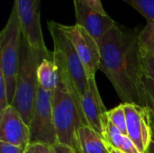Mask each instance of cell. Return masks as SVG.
<instances>
[{
    "instance_id": "6da1fadb",
    "label": "cell",
    "mask_w": 154,
    "mask_h": 153,
    "mask_svg": "<svg viewBox=\"0 0 154 153\" xmlns=\"http://www.w3.org/2000/svg\"><path fill=\"white\" fill-rule=\"evenodd\" d=\"M136 29L117 23L97 41L101 70L124 104L146 106L144 75Z\"/></svg>"
},
{
    "instance_id": "7a4b0ae2",
    "label": "cell",
    "mask_w": 154,
    "mask_h": 153,
    "mask_svg": "<svg viewBox=\"0 0 154 153\" xmlns=\"http://www.w3.org/2000/svg\"><path fill=\"white\" fill-rule=\"evenodd\" d=\"M53 60L58 69V79L52 91L53 119L58 143L67 145L77 153H80L79 130L88 124L81 116L71 95L63 67L58 60Z\"/></svg>"
},
{
    "instance_id": "3957f363",
    "label": "cell",
    "mask_w": 154,
    "mask_h": 153,
    "mask_svg": "<svg viewBox=\"0 0 154 153\" xmlns=\"http://www.w3.org/2000/svg\"><path fill=\"white\" fill-rule=\"evenodd\" d=\"M53 51L43 52L32 48L23 37L16 78V90L12 106L27 125L30 124L39 88L38 67L44 58H52Z\"/></svg>"
},
{
    "instance_id": "277c9868",
    "label": "cell",
    "mask_w": 154,
    "mask_h": 153,
    "mask_svg": "<svg viewBox=\"0 0 154 153\" xmlns=\"http://www.w3.org/2000/svg\"><path fill=\"white\" fill-rule=\"evenodd\" d=\"M47 27L53 41V58L63 67L69 88L81 116L86 121L81 106L82 96L88 88V83L85 68L73 44L62 32L59 23L49 20L47 21Z\"/></svg>"
},
{
    "instance_id": "5b68a950",
    "label": "cell",
    "mask_w": 154,
    "mask_h": 153,
    "mask_svg": "<svg viewBox=\"0 0 154 153\" xmlns=\"http://www.w3.org/2000/svg\"><path fill=\"white\" fill-rule=\"evenodd\" d=\"M22 39V26L16 7L14 5L7 23L0 33V71L5 78L7 99L10 106L14 101L16 90V78Z\"/></svg>"
},
{
    "instance_id": "8992f818",
    "label": "cell",
    "mask_w": 154,
    "mask_h": 153,
    "mask_svg": "<svg viewBox=\"0 0 154 153\" xmlns=\"http://www.w3.org/2000/svg\"><path fill=\"white\" fill-rule=\"evenodd\" d=\"M29 130V144L44 143L54 146L58 143L53 119L51 91L39 87Z\"/></svg>"
},
{
    "instance_id": "52a82bcc",
    "label": "cell",
    "mask_w": 154,
    "mask_h": 153,
    "mask_svg": "<svg viewBox=\"0 0 154 153\" xmlns=\"http://www.w3.org/2000/svg\"><path fill=\"white\" fill-rule=\"evenodd\" d=\"M60 29L73 44L84 68L88 78L96 77L100 66V50L97 41L83 27L59 23Z\"/></svg>"
},
{
    "instance_id": "ba28073f",
    "label": "cell",
    "mask_w": 154,
    "mask_h": 153,
    "mask_svg": "<svg viewBox=\"0 0 154 153\" xmlns=\"http://www.w3.org/2000/svg\"><path fill=\"white\" fill-rule=\"evenodd\" d=\"M21 23L23 37L34 49L49 52L42 31L40 16V0H14Z\"/></svg>"
},
{
    "instance_id": "9c48e42d",
    "label": "cell",
    "mask_w": 154,
    "mask_h": 153,
    "mask_svg": "<svg viewBox=\"0 0 154 153\" xmlns=\"http://www.w3.org/2000/svg\"><path fill=\"white\" fill-rule=\"evenodd\" d=\"M124 104V103H123ZM127 135L141 153H145L152 142V126L148 107L137 104H124Z\"/></svg>"
},
{
    "instance_id": "30bf717a",
    "label": "cell",
    "mask_w": 154,
    "mask_h": 153,
    "mask_svg": "<svg viewBox=\"0 0 154 153\" xmlns=\"http://www.w3.org/2000/svg\"><path fill=\"white\" fill-rule=\"evenodd\" d=\"M88 80V88L81 100L82 111L88 125L104 137L108 123L107 110L102 101L95 77L89 78Z\"/></svg>"
},
{
    "instance_id": "8fae6325",
    "label": "cell",
    "mask_w": 154,
    "mask_h": 153,
    "mask_svg": "<svg viewBox=\"0 0 154 153\" xmlns=\"http://www.w3.org/2000/svg\"><path fill=\"white\" fill-rule=\"evenodd\" d=\"M0 142L26 149L29 145L30 130L19 113L8 106L0 113Z\"/></svg>"
},
{
    "instance_id": "7c38bea8",
    "label": "cell",
    "mask_w": 154,
    "mask_h": 153,
    "mask_svg": "<svg viewBox=\"0 0 154 153\" xmlns=\"http://www.w3.org/2000/svg\"><path fill=\"white\" fill-rule=\"evenodd\" d=\"M76 24L86 29L97 41L116 23L108 14H102L81 0H73Z\"/></svg>"
},
{
    "instance_id": "4fadbf2b",
    "label": "cell",
    "mask_w": 154,
    "mask_h": 153,
    "mask_svg": "<svg viewBox=\"0 0 154 153\" xmlns=\"http://www.w3.org/2000/svg\"><path fill=\"white\" fill-rule=\"evenodd\" d=\"M79 146L80 153H110L104 137L88 125L79 130Z\"/></svg>"
},
{
    "instance_id": "5bb4252c",
    "label": "cell",
    "mask_w": 154,
    "mask_h": 153,
    "mask_svg": "<svg viewBox=\"0 0 154 153\" xmlns=\"http://www.w3.org/2000/svg\"><path fill=\"white\" fill-rule=\"evenodd\" d=\"M104 139L114 148L125 153H141L128 135L122 133L111 122L108 121Z\"/></svg>"
},
{
    "instance_id": "9a60e30c",
    "label": "cell",
    "mask_w": 154,
    "mask_h": 153,
    "mask_svg": "<svg viewBox=\"0 0 154 153\" xmlns=\"http://www.w3.org/2000/svg\"><path fill=\"white\" fill-rule=\"evenodd\" d=\"M37 74L39 87L52 92L58 79V69L53 60V56L52 58H44L41 61Z\"/></svg>"
},
{
    "instance_id": "2e32d148",
    "label": "cell",
    "mask_w": 154,
    "mask_h": 153,
    "mask_svg": "<svg viewBox=\"0 0 154 153\" xmlns=\"http://www.w3.org/2000/svg\"><path fill=\"white\" fill-rule=\"evenodd\" d=\"M138 41L142 52L154 54V21H147L146 25L138 34Z\"/></svg>"
},
{
    "instance_id": "e0dca14e",
    "label": "cell",
    "mask_w": 154,
    "mask_h": 153,
    "mask_svg": "<svg viewBox=\"0 0 154 153\" xmlns=\"http://www.w3.org/2000/svg\"><path fill=\"white\" fill-rule=\"evenodd\" d=\"M107 118L108 121L111 122L122 133L127 135L126 115L123 103L114 107L113 109L107 111Z\"/></svg>"
},
{
    "instance_id": "ac0fdd59",
    "label": "cell",
    "mask_w": 154,
    "mask_h": 153,
    "mask_svg": "<svg viewBox=\"0 0 154 153\" xmlns=\"http://www.w3.org/2000/svg\"><path fill=\"white\" fill-rule=\"evenodd\" d=\"M143 15L147 21H154V0H122Z\"/></svg>"
},
{
    "instance_id": "d6986e66",
    "label": "cell",
    "mask_w": 154,
    "mask_h": 153,
    "mask_svg": "<svg viewBox=\"0 0 154 153\" xmlns=\"http://www.w3.org/2000/svg\"><path fill=\"white\" fill-rule=\"evenodd\" d=\"M144 89L146 98V107L150 111L152 126L154 130V82L144 78Z\"/></svg>"
},
{
    "instance_id": "ffe728a7",
    "label": "cell",
    "mask_w": 154,
    "mask_h": 153,
    "mask_svg": "<svg viewBox=\"0 0 154 153\" xmlns=\"http://www.w3.org/2000/svg\"><path fill=\"white\" fill-rule=\"evenodd\" d=\"M141 54L144 78L154 82V54L142 51Z\"/></svg>"
},
{
    "instance_id": "44dd1931",
    "label": "cell",
    "mask_w": 154,
    "mask_h": 153,
    "mask_svg": "<svg viewBox=\"0 0 154 153\" xmlns=\"http://www.w3.org/2000/svg\"><path fill=\"white\" fill-rule=\"evenodd\" d=\"M8 106V99H7V90L6 85L5 82V78L2 72L0 71V113L3 112Z\"/></svg>"
},
{
    "instance_id": "7402d4cb",
    "label": "cell",
    "mask_w": 154,
    "mask_h": 153,
    "mask_svg": "<svg viewBox=\"0 0 154 153\" xmlns=\"http://www.w3.org/2000/svg\"><path fill=\"white\" fill-rule=\"evenodd\" d=\"M28 148H29L31 153H54L52 146L44 144V143L29 144Z\"/></svg>"
},
{
    "instance_id": "603a6c76",
    "label": "cell",
    "mask_w": 154,
    "mask_h": 153,
    "mask_svg": "<svg viewBox=\"0 0 154 153\" xmlns=\"http://www.w3.org/2000/svg\"><path fill=\"white\" fill-rule=\"evenodd\" d=\"M25 150L17 145L0 142V153H24Z\"/></svg>"
},
{
    "instance_id": "cb8c5ba5",
    "label": "cell",
    "mask_w": 154,
    "mask_h": 153,
    "mask_svg": "<svg viewBox=\"0 0 154 153\" xmlns=\"http://www.w3.org/2000/svg\"><path fill=\"white\" fill-rule=\"evenodd\" d=\"M81 1L84 2L87 5H88L91 8H93L94 10H96L97 12H98L102 14H108L103 7L101 0H81Z\"/></svg>"
},
{
    "instance_id": "d4e9b609",
    "label": "cell",
    "mask_w": 154,
    "mask_h": 153,
    "mask_svg": "<svg viewBox=\"0 0 154 153\" xmlns=\"http://www.w3.org/2000/svg\"><path fill=\"white\" fill-rule=\"evenodd\" d=\"M52 148L54 153H77L72 148L60 143L55 144L54 146H52Z\"/></svg>"
},
{
    "instance_id": "484cf974",
    "label": "cell",
    "mask_w": 154,
    "mask_h": 153,
    "mask_svg": "<svg viewBox=\"0 0 154 153\" xmlns=\"http://www.w3.org/2000/svg\"><path fill=\"white\" fill-rule=\"evenodd\" d=\"M106 144H107V148H108V151H109L110 153H125L123 152V151H119V150H117V149H116V148H114L113 146H111L107 142H106Z\"/></svg>"
},
{
    "instance_id": "4316f807",
    "label": "cell",
    "mask_w": 154,
    "mask_h": 153,
    "mask_svg": "<svg viewBox=\"0 0 154 153\" xmlns=\"http://www.w3.org/2000/svg\"><path fill=\"white\" fill-rule=\"evenodd\" d=\"M145 153H154V143L152 142L151 145L149 146L148 150L146 151V152Z\"/></svg>"
},
{
    "instance_id": "83f0119b",
    "label": "cell",
    "mask_w": 154,
    "mask_h": 153,
    "mask_svg": "<svg viewBox=\"0 0 154 153\" xmlns=\"http://www.w3.org/2000/svg\"><path fill=\"white\" fill-rule=\"evenodd\" d=\"M24 153H31V151H30V150H29V148H28V147L26 148V150H25V152Z\"/></svg>"
},
{
    "instance_id": "f1b7e54d",
    "label": "cell",
    "mask_w": 154,
    "mask_h": 153,
    "mask_svg": "<svg viewBox=\"0 0 154 153\" xmlns=\"http://www.w3.org/2000/svg\"><path fill=\"white\" fill-rule=\"evenodd\" d=\"M153 130V129H152ZM152 142L154 143V130H153V133H152Z\"/></svg>"
}]
</instances>
